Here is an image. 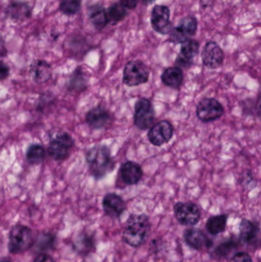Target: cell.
<instances>
[{
    "instance_id": "cell-10",
    "label": "cell",
    "mask_w": 261,
    "mask_h": 262,
    "mask_svg": "<svg viewBox=\"0 0 261 262\" xmlns=\"http://www.w3.org/2000/svg\"><path fill=\"white\" fill-rule=\"evenodd\" d=\"M153 29L161 35H169L173 31V23L170 21V10L168 6L157 5L153 7L151 13Z\"/></svg>"
},
{
    "instance_id": "cell-22",
    "label": "cell",
    "mask_w": 261,
    "mask_h": 262,
    "mask_svg": "<svg viewBox=\"0 0 261 262\" xmlns=\"http://www.w3.org/2000/svg\"><path fill=\"white\" fill-rule=\"evenodd\" d=\"M240 238L244 243L251 244L255 243L259 234V228L250 220L244 219L241 222Z\"/></svg>"
},
{
    "instance_id": "cell-5",
    "label": "cell",
    "mask_w": 261,
    "mask_h": 262,
    "mask_svg": "<svg viewBox=\"0 0 261 262\" xmlns=\"http://www.w3.org/2000/svg\"><path fill=\"white\" fill-rule=\"evenodd\" d=\"M75 146L73 137L64 132L58 134L50 142L48 152L55 161H64L68 158Z\"/></svg>"
},
{
    "instance_id": "cell-29",
    "label": "cell",
    "mask_w": 261,
    "mask_h": 262,
    "mask_svg": "<svg viewBox=\"0 0 261 262\" xmlns=\"http://www.w3.org/2000/svg\"><path fill=\"white\" fill-rule=\"evenodd\" d=\"M82 0H61L60 10L67 15H75L81 9Z\"/></svg>"
},
{
    "instance_id": "cell-32",
    "label": "cell",
    "mask_w": 261,
    "mask_h": 262,
    "mask_svg": "<svg viewBox=\"0 0 261 262\" xmlns=\"http://www.w3.org/2000/svg\"><path fill=\"white\" fill-rule=\"evenodd\" d=\"M9 75V68L6 63L0 61V81L6 79Z\"/></svg>"
},
{
    "instance_id": "cell-26",
    "label": "cell",
    "mask_w": 261,
    "mask_h": 262,
    "mask_svg": "<svg viewBox=\"0 0 261 262\" xmlns=\"http://www.w3.org/2000/svg\"><path fill=\"white\" fill-rule=\"evenodd\" d=\"M228 215H219L210 217L206 223V229L211 235L222 233L226 229Z\"/></svg>"
},
{
    "instance_id": "cell-17",
    "label": "cell",
    "mask_w": 261,
    "mask_h": 262,
    "mask_svg": "<svg viewBox=\"0 0 261 262\" xmlns=\"http://www.w3.org/2000/svg\"><path fill=\"white\" fill-rule=\"evenodd\" d=\"M110 115L107 109L103 107H96L90 109L86 115V122L92 128L102 129L110 122Z\"/></svg>"
},
{
    "instance_id": "cell-25",
    "label": "cell",
    "mask_w": 261,
    "mask_h": 262,
    "mask_svg": "<svg viewBox=\"0 0 261 262\" xmlns=\"http://www.w3.org/2000/svg\"><path fill=\"white\" fill-rule=\"evenodd\" d=\"M89 17H90V23H92L93 27L98 30H101L107 24H109L106 9L99 5L92 6L90 8Z\"/></svg>"
},
{
    "instance_id": "cell-13",
    "label": "cell",
    "mask_w": 261,
    "mask_h": 262,
    "mask_svg": "<svg viewBox=\"0 0 261 262\" xmlns=\"http://www.w3.org/2000/svg\"><path fill=\"white\" fill-rule=\"evenodd\" d=\"M199 43L188 38L181 43L180 52L176 60V66L179 69H188L193 64V60L199 52Z\"/></svg>"
},
{
    "instance_id": "cell-21",
    "label": "cell",
    "mask_w": 261,
    "mask_h": 262,
    "mask_svg": "<svg viewBox=\"0 0 261 262\" xmlns=\"http://www.w3.org/2000/svg\"><path fill=\"white\" fill-rule=\"evenodd\" d=\"M73 246L80 255H88L95 249L93 237L84 232L75 235L73 239Z\"/></svg>"
},
{
    "instance_id": "cell-35",
    "label": "cell",
    "mask_w": 261,
    "mask_h": 262,
    "mask_svg": "<svg viewBox=\"0 0 261 262\" xmlns=\"http://www.w3.org/2000/svg\"><path fill=\"white\" fill-rule=\"evenodd\" d=\"M144 3H147V4H150V3H153L155 0H143Z\"/></svg>"
},
{
    "instance_id": "cell-4",
    "label": "cell",
    "mask_w": 261,
    "mask_h": 262,
    "mask_svg": "<svg viewBox=\"0 0 261 262\" xmlns=\"http://www.w3.org/2000/svg\"><path fill=\"white\" fill-rule=\"evenodd\" d=\"M150 78V70L143 61H130L124 68L123 81L128 87H136L146 84Z\"/></svg>"
},
{
    "instance_id": "cell-19",
    "label": "cell",
    "mask_w": 261,
    "mask_h": 262,
    "mask_svg": "<svg viewBox=\"0 0 261 262\" xmlns=\"http://www.w3.org/2000/svg\"><path fill=\"white\" fill-rule=\"evenodd\" d=\"M184 75L182 70L179 68L170 67L164 70L161 75L162 82L168 87L179 89L183 82Z\"/></svg>"
},
{
    "instance_id": "cell-8",
    "label": "cell",
    "mask_w": 261,
    "mask_h": 262,
    "mask_svg": "<svg viewBox=\"0 0 261 262\" xmlns=\"http://www.w3.org/2000/svg\"><path fill=\"white\" fill-rule=\"evenodd\" d=\"M173 211L176 220L183 226H194L200 221L201 211L195 203L179 202L175 204Z\"/></svg>"
},
{
    "instance_id": "cell-27",
    "label": "cell",
    "mask_w": 261,
    "mask_h": 262,
    "mask_svg": "<svg viewBox=\"0 0 261 262\" xmlns=\"http://www.w3.org/2000/svg\"><path fill=\"white\" fill-rule=\"evenodd\" d=\"M26 160L30 164H40L45 159V149L42 145L34 143L29 146L26 151Z\"/></svg>"
},
{
    "instance_id": "cell-9",
    "label": "cell",
    "mask_w": 261,
    "mask_h": 262,
    "mask_svg": "<svg viewBox=\"0 0 261 262\" xmlns=\"http://www.w3.org/2000/svg\"><path fill=\"white\" fill-rule=\"evenodd\" d=\"M198 30V21L196 17H184L170 33V41L175 44L182 43L196 35Z\"/></svg>"
},
{
    "instance_id": "cell-1",
    "label": "cell",
    "mask_w": 261,
    "mask_h": 262,
    "mask_svg": "<svg viewBox=\"0 0 261 262\" xmlns=\"http://www.w3.org/2000/svg\"><path fill=\"white\" fill-rule=\"evenodd\" d=\"M86 161L90 175L96 179L105 177L115 167V162L112 157L110 148L104 144L95 145L86 154Z\"/></svg>"
},
{
    "instance_id": "cell-36",
    "label": "cell",
    "mask_w": 261,
    "mask_h": 262,
    "mask_svg": "<svg viewBox=\"0 0 261 262\" xmlns=\"http://www.w3.org/2000/svg\"><path fill=\"white\" fill-rule=\"evenodd\" d=\"M0 262H12L9 258H3V259L0 260Z\"/></svg>"
},
{
    "instance_id": "cell-31",
    "label": "cell",
    "mask_w": 261,
    "mask_h": 262,
    "mask_svg": "<svg viewBox=\"0 0 261 262\" xmlns=\"http://www.w3.org/2000/svg\"><path fill=\"white\" fill-rule=\"evenodd\" d=\"M229 262H253L252 258L245 252H239L231 258Z\"/></svg>"
},
{
    "instance_id": "cell-15",
    "label": "cell",
    "mask_w": 261,
    "mask_h": 262,
    "mask_svg": "<svg viewBox=\"0 0 261 262\" xmlns=\"http://www.w3.org/2000/svg\"><path fill=\"white\" fill-rule=\"evenodd\" d=\"M121 180L127 186L136 185L144 176V171L139 163L134 161L125 162L120 169Z\"/></svg>"
},
{
    "instance_id": "cell-2",
    "label": "cell",
    "mask_w": 261,
    "mask_h": 262,
    "mask_svg": "<svg viewBox=\"0 0 261 262\" xmlns=\"http://www.w3.org/2000/svg\"><path fill=\"white\" fill-rule=\"evenodd\" d=\"M150 231V220L147 215L132 214L126 223L123 238L129 246L139 247L145 243Z\"/></svg>"
},
{
    "instance_id": "cell-12",
    "label": "cell",
    "mask_w": 261,
    "mask_h": 262,
    "mask_svg": "<svg viewBox=\"0 0 261 262\" xmlns=\"http://www.w3.org/2000/svg\"><path fill=\"white\" fill-rule=\"evenodd\" d=\"M202 59L205 67L209 69H216L223 64L225 55L218 43L210 41L205 44L202 50Z\"/></svg>"
},
{
    "instance_id": "cell-28",
    "label": "cell",
    "mask_w": 261,
    "mask_h": 262,
    "mask_svg": "<svg viewBox=\"0 0 261 262\" xmlns=\"http://www.w3.org/2000/svg\"><path fill=\"white\" fill-rule=\"evenodd\" d=\"M106 13H107L108 23L116 25L126 18L127 15V11L121 3H116L106 9Z\"/></svg>"
},
{
    "instance_id": "cell-34",
    "label": "cell",
    "mask_w": 261,
    "mask_h": 262,
    "mask_svg": "<svg viewBox=\"0 0 261 262\" xmlns=\"http://www.w3.org/2000/svg\"><path fill=\"white\" fill-rule=\"evenodd\" d=\"M33 262H55L50 255L46 253H41L35 258Z\"/></svg>"
},
{
    "instance_id": "cell-3",
    "label": "cell",
    "mask_w": 261,
    "mask_h": 262,
    "mask_svg": "<svg viewBox=\"0 0 261 262\" xmlns=\"http://www.w3.org/2000/svg\"><path fill=\"white\" fill-rule=\"evenodd\" d=\"M33 232L32 229L24 225L14 226L9 232L8 249L11 254L22 253L33 246Z\"/></svg>"
},
{
    "instance_id": "cell-33",
    "label": "cell",
    "mask_w": 261,
    "mask_h": 262,
    "mask_svg": "<svg viewBox=\"0 0 261 262\" xmlns=\"http://www.w3.org/2000/svg\"><path fill=\"white\" fill-rule=\"evenodd\" d=\"M139 0H120V3L128 9H133L137 6Z\"/></svg>"
},
{
    "instance_id": "cell-20",
    "label": "cell",
    "mask_w": 261,
    "mask_h": 262,
    "mask_svg": "<svg viewBox=\"0 0 261 262\" xmlns=\"http://www.w3.org/2000/svg\"><path fill=\"white\" fill-rule=\"evenodd\" d=\"M31 7L27 3L12 2L6 9V15L12 19L22 21L31 16Z\"/></svg>"
},
{
    "instance_id": "cell-24",
    "label": "cell",
    "mask_w": 261,
    "mask_h": 262,
    "mask_svg": "<svg viewBox=\"0 0 261 262\" xmlns=\"http://www.w3.org/2000/svg\"><path fill=\"white\" fill-rule=\"evenodd\" d=\"M55 234L51 232H41L37 237L36 240L34 242L33 246L35 252L38 253H45L46 252L52 250L55 247Z\"/></svg>"
},
{
    "instance_id": "cell-6",
    "label": "cell",
    "mask_w": 261,
    "mask_h": 262,
    "mask_svg": "<svg viewBox=\"0 0 261 262\" xmlns=\"http://www.w3.org/2000/svg\"><path fill=\"white\" fill-rule=\"evenodd\" d=\"M134 110L135 126L141 130L150 129L156 117L151 101L145 98H140L135 104Z\"/></svg>"
},
{
    "instance_id": "cell-18",
    "label": "cell",
    "mask_w": 261,
    "mask_h": 262,
    "mask_svg": "<svg viewBox=\"0 0 261 262\" xmlns=\"http://www.w3.org/2000/svg\"><path fill=\"white\" fill-rule=\"evenodd\" d=\"M32 79L38 84H44L50 80L52 75V67L47 61L36 60L30 66Z\"/></svg>"
},
{
    "instance_id": "cell-14",
    "label": "cell",
    "mask_w": 261,
    "mask_h": 262,
    "mask_svg": "<svg viewBox=\"0 0 261 262\" xmlns=\"http://www.w3.org/2000/svg\"><path fill=\"white\" fill-rule=\"evenodd\" d=\"M102 206L106 215L112 219L119 218L127 209V204L122 197L113 192L104 197Z\"/></svg>"
},
{
    "instance_id": "cell-16",
    "label": "cell",
    "mask_w": 261,
    "mask_h": 262,
    "mask_svg": "<svg viewBox=\"0 0 261 262\" xmlns=\"http://www.w3.org/2000/svg\"><path fill=\"white\" fill-rule=\"evenodd\" d=\"M185 243L193 249L198 251L209 249L212 242L200 229H187L184 234Z\"/></svg>"
},
{
    "instance_id": "cell-7",
    "label": "cell",
    "mask_w": 261,
    "mask_h": 262,
    "mask_svg": "<svg viewBox=\"0 0 261 262\" xmlns=\"http://www.w3.org/2000/svg\"><path fill=\"white\" fill-rule=\"evenodd\" d=\"M225 114L222 104L212 98H203L196 107V115L202 122L208 123L219 120Z\"/></svg>"
},
{
    "instance_id": "cell-11",
    "label": "cell",
    "mask_w": 261,
    "mask_h": 262,
    "mask_svg": "<svg viewBox=\"0 0 261 262\" xmlns=\"http://www.w3.org/2000/svg\"><path fill=\"white\" fill-rule=\"evenodd\" d=\"M174 134V127L167 120L159 121L150 127L148 132L149 141L156 146L169 143Z\"/></svg>"
},
{
    "instance_id": "cell-30",
    "label": "cell",
    "mask_w": 261,
    "mask_h": 262,
    "mask_svg": "<svg viewBox=\"0 0 261 262\" xmlns=\"http://www.w3.org/2000/svg\"><path fill=\"white\" fill-rule=\"evenodd\" d=\"M235 243H232V242L223 243V244L221 245L219 247L216 249V254H217L218 255H220V256L228 255V254L230 253V252H231V250L235 247Z\"/></svg>"
},
{
    "instance_id": "cell-23",
    "label": "cell",
    "mask_w": 261,
    "mask_h": 262,
    "mask_svg": "<svg viewBox=\"0 0 261 262\" xmlns=\"http://www.w3.org/2000/svg\"><path fill=\"white\" fill-rule=\"evenodd\" d=\"M88 84V78L81 68H78L70 75L68 89L75 93H80L85 90Z\"/></svg>"
}]
</instances>
